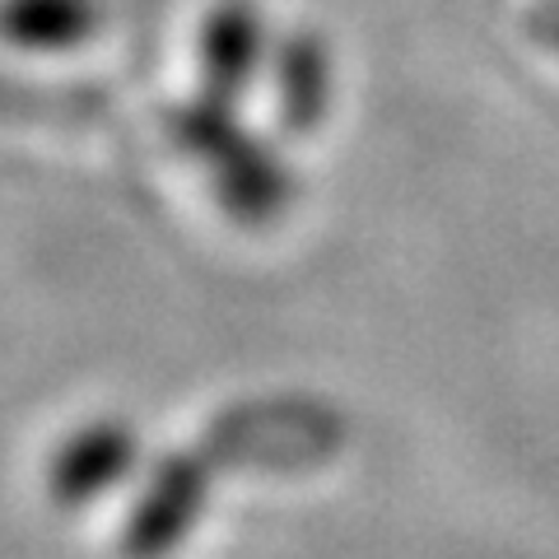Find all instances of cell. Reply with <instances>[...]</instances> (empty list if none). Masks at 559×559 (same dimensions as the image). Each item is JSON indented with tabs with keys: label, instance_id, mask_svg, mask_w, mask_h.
<instances>
[{
	"label": "cell",
	"instance_id": "obj_1",
	"mask_svg": "<svg viewBox=\"0 0 559 559\" xmlns=\"http://www.w3.org/2000/svg\"><path fill=\"white\" fill-rule=\"evenodd\" d=\"M168 135L191 164L205 173L215 201L248 229H266L294 205V168L261 135L238 121V103L197 94L168 112Z\"/></svg>",
	"mask_w": 559,
	"mask_h": 559
},
{
	"label": "cell",
	"instance_id": "obj_6",
	"mask_svg": "<svg viewBox=\"0 0 559 559\" xmlns=\"http://www.w3.org/2000/svg\"><path fill=\"white\" fill-rule=\"evenodd\" d=\"M98 28V0H10L5 33L24 47H75Z\"/></svg>",
	"mask_w": 559,
	"mask_h": 559
},
{
	"label": "cell",
	"instance_id": "obj_5",
	"mask_svg": "<svg viewBox=\"0 0 559 559\" xmlns=\"http://www.w3.org/2000/svg\"><path fill=\"white\" fill-rule=\"evenodd\" d=\"M271 70L280 121L289 131H318L331 112V94H336V66H331L326 43L318 33H289L271 57Z\"/></svg>",
	"mask_w": 559,
	"mask_h": 559
},
{
	"label": "cell",
	"instance_id": "obj_3",
	"mask_svg": "<svg viewBox=\"0 0 559 559\" xmlns=\"http://www.w3.org/2000/svg\"><path fill=\"white\" fill-rule=\"evenodd\" d=\"M140 462H145L140 429L121 415H98L57 448V457H51V495L70 503V509H84V503H98L127 485L140 471Z\"/></svg>",
	"mask_w": 559,
	"mask_h": 559
},
{
	"label": "cell",
	"instance_id": "obj_7",
	"mask_svg": "<svg viewBox=\"0 0 559 559\" xmlns=\"http://www.w3.org/2000/svg\"><path fill=\"white\" fill-rule=\"evenodd\" d=\"M546 33H550V43L559 47V5H555V14H550V28H546Z\"/></svg>",
	"mask_w": 559,
	"mask_h": 559
},
{
	"label": "cell",
	"instance_id": "obj_4",
	"mask_svg": "<svg viewBox=\"0 0 559 559\" xmlns=\"http://www.w3.org/2000/svg\"><path fill=\"white\" fill-rule=\"evenodd\" d=\"M271 28L252 0H219L201 20L197 33V61H201V90L242 103L271 57Z\"/></svg>",
	"mask_w": 559,
	"mask_h": 559
},
{
	"label": "cell",
	"instance_id": "obj_2",
	"mask_svg": "<svg viewBox=\"0 0 559 559\" xmlns=\"http://www.w3.org/2000/svg\"><path fill=\"white\" fill-rule=\"evenodd\" d=\"M210 485H215V471H210L205 452H197V448H173L159 462H150V476L131 503L127 536H121L127 555L131 559H168L201 527Z\"/></svg>",
	"mask_w": 559,
	"mask_h": 559
}]
</instances>
